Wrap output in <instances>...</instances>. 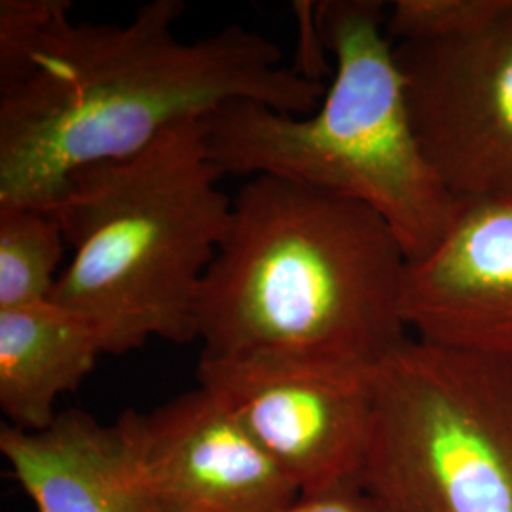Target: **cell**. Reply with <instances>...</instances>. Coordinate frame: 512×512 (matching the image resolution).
Instances as JSON below:
<instances>
[{
	"label": "cell",
	"instance_id": "obj_10",
	"mask_svg": "<svg viewBox=\"0 0 512 512\" xmlns=\"http://www.w3.org/2000/svg\"><path fill=\"white\" fill-rule=\"evenodd\" d=\"M0 454L37 512H160L120 420L67 410L42 431L4 423Z\"/></svg>",
	"mask_w": 512,
	"mask_h": 512
},
{
	"label": "cell",
	"instance_id": "obj_12",
	"mask_svg": "<svg viewBox=\"0 0 512 512\" xmlns=\"http://www.w3.org/2000/svg\"><path fill=\"white\" fill-rule=\"evenodd\" d=\"M65 243L54 211L0 207V310L52 298Z\"/></svg>",
	"mask_w": 512,
	"mask_h": 512
},
{
	"label": "cell",
	"instance_id": "obj_6",
	"mask_svg": "<svg viewBox=\"0 0 512 512\" xmlns=\"http://www.w3.org/2000/svg\"><path fill=\"white\" fill-rule=\"evenodd\" d=\"M372 374L287 357L200 355L198 385L224 404L302 497L361 490Z\"/></svg>",
	"mask_w": 512,
	"mask_h": 512
},
{
	"label": "cell",
	"instance_id": "obj_9",
	"mask_svg": "<svg viewBox=\"0 0 512 512\" xmlns=\"http://www.w3.org/2000/svg\"><path fill=\"white\" fill-rule=\"evenodd\" d=\"M401 308L421 342L512 363V198L463 205L406 264Z\"/></svg>",
	"mask_w": 512,
	"mask_h": 512
},
{
	"label": "cell",
	"instance_id": "obj_8",
	"mask_svg": "<svg viewBox=\"0 0 512 512\" xmlns=\"http://www.w3.org/2000/svg\"><path fill=\"white\" fill-rule=\"evenodd\" d=\"M118 420L160 512H289L300 501L293 482L202 385Z\"/></svg>",
	"mask_w": 512,
	"mask_h": 512
},
{
	"label": "cell",
	"instance_id": "obj_2",
	"mask_svg": "<svg viewBox=\"0 0 512 512\" xmlns=\"http://www.w3.org/2000/svg\"><path fill=\"white\" fill-rule=\"evenodd\" d=\"M406 264L395 232L363 203L285 179H249L203 279L202 353L374 372L410 338Z\"/></svg>",
	"mask_w": 512,
	"mask_h": 512
},
{
	"label": "cell",
	"instance_id": "obj_5",
	"mask_svg": "<svg viewBox=\"0 0 512 512\" xmlns=\"http://www.w3.org/2000/svg\"><path fill=\"white\" fill-rule=\"evenodd\" d=\"M361 492L380 512H512V363L408 338L372 374Z\"/></svg>",
	"mask_w": 512,
	"mask_h": 512
},
{
	"label": "cell",
	"instance_id": "obj_7",
	"mask_svg": "<svg viewBox=\"0 0 512 512\" xmlns=\"http://www.w3.org/2000/svg\"><path fill=\"white\" fill-rule=\"evenodd\" d=\"M421 150L461 205L512 198V0L484 29L395 44Z\"/></svg>",
	"mask_w": 512,
	"mask_h": 512
},
{
	"label": "cell",
	"instance_id": "obj_4",
	"mask_svg": "<svg viewBox=\"0 0 512 512\" xmlns=\"http://www.w3.org/2000/svg\"><path fill=\"white\" fill-rule=\"evenodd\" d=\"M220 179L200 122H184L80 171L50 209L73 249L50 300L88 321L105 355L198 340L203 279L232 213Z\"/></svg>",
	"mask_w": 512,
	"mask_h": 512
},
{
	"label": "cell",
	"instance_id": "obj_11",
	"mask_svg": "<svg viewBox=\"0 0 512 512\" xmlns=\"http://www.w3.org/2000/svg\"><path fill=\"white\" fill-rule=\"evenodd\" d=\"M101 355L90 323L54 300L0 310V410L8 425L50 427L59 397L76 391Z\"/></svg>",
	"mask_w": 512,
	"mask_h": 512
},
{
	"label": "cell",
	"instance_id": "obj_14",
	"mask_svg": "<svg viewBox=\"0 0 512 512\" xmlns=\"http://www.w3.org/2000/svg\"><path fill=\"white\" fill-rule=\"evenodd\" d=\"M67 14H71L69 0L0 2V92L27 78L46 38Z\"/></svg>",
	"mask_w": 512,
	"mask_h": 512
},
{
	"label": "cell",
	"instance_id": "obj_1",
	"mask_svg": "<svg viewBox=\"0 0 512 512\" xmlns=\"http://www.w3.org/2000/svg\"><path fill=\"white\" fill-rule=\"evenodd\" d=\"M184 10L150 0L126 23L59 19L27 78L0 92V207L52 209L80 171L234 101L296 116L321 105L323 80L285 65L270 38L232 23L183 40Z\"/></svg>",
	"mask_w": 512,
	"mask_h": 512
},
{
	"label": "cell",
	"instance_id": "obj_15",
	"mask_svg": "<svg viewBox=\"0 0 512 512\" xmlns=\"http://www.w3.org/2000/svg\"><path fill=\"white\" fill-rule=\"evenodd\" d=\"M289 512H380L361 490L302 497Z\"/></svg>",
	"mask_w": 512,
	"mask_h": 512
},
{
	"label": "cell",
	"instance_id": "obj_13",
	"mask_svg": "<svg viewBox=\"0 0 512 512\" xmlns=\"http://www.w3.org/2000/svg\"><path fill=\"white\" fill-rule=\"evenodd\" d=\"M511 0H397L387 8L385 33L393 44L461 37L499 18Z\"/></svg>",
	"mask_w": 512,
	"mask_h": 512
},
{
	"label": "cell",
	"instance_id": "obj_3",
	"mask_svg": "<svg viewBox=\"0 0 512 512\" xmlns=\"http://www.w3.org/2000/svg\"><path fill=\"white\" fill-rule=\"evenodd\" d=\"M385 16L378 0L315 4L334 76L311 114L234 101L200 126L220 177H275L363 203L389 224L412 262L444 238L463 205L421 150Z\"/></svg>",
	"mask_w": 512,
	"mask_h": 512
}]
</instances>
